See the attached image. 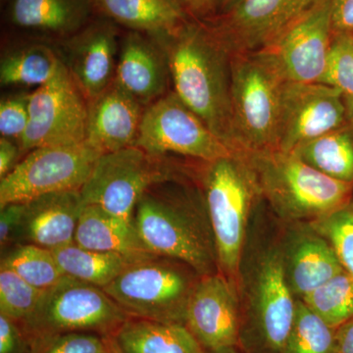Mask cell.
<instances>
[{"mask_svg": "<svg viewBox=\"0 0 353 353\" xmlns=\"http://www.w3.org/2000/svg\"><path fill=\"white\" fill-rule=\"evenodd\" d=\"M310 225L328 241L343 270L353 277V203L348 201Z\"/></svg>", "mask_w": 353, "mask_h": 353, "instance_id": "obj_32", "label": "cell"}, {"mask_svg": "<svg viewBox=\"0 0 353 353\" xmlns=\"http://www.w3.org/2000/svg\"><path fill=\"white\" fill-rule=\"evenodd\" d=\"M250 230L236 283L241 303L238 347L243 353H282L296 299L285 278L280 232L277 236H259L254 224Z\"/></svg>", "mask_w": 353, "mask_h": 353, "instance_id": "obj_1", "label": "cell"}, {"mask_svg": "<svg viewBox=\"0 0 353 353\" xmlns=\"http://www.w3.org/2000/svg\"><path fill=\"white\" fill-rule=\"evenodd\" d=\"M334 34H353V0H333Z\"/></svg>", "mask_w": 353, "mask_h": 353, "instance_id": "obj_39", "label": "cell"}, {"mask_svg": "<svg viewBox=\"0 0 353 353\" xmlns=\"http://www.w3.org/2000/svg\"><path fill=\"white\" fill-rule=\"evenodd\" d=\"M134 146L153 157L176 153L208 163L232 150L178 97L163 95L146 106Z\"/></svg>", "mask_w": 353, "mask_h": 353, "instance_id": "obj_11", "label": "cell"}, {"mask_svg": "<svg viewBox=\"0 0 353 353\" xmlns=\"http://www.w3.org/2000/svg\"><path fill=\"white\" fill-rule=\"evenodd\" d=\"M103 353H109L108 348H106L105 352H103Z\"/></svg>", "mask_w": 353, "mask_h": 353, "instance_id": "obj_47", "label": "cell"}, {"mask_svg": "<svg viewBox=\"0 0 353 353\" xmlns=\"http://www.w3.org/2000/svg\"><path fill=\"white\" fill-rule=\"evenodd\" d=\"M350 117H353V109L352 110V113H350Z\"/></svg>", "mask_w": 353, "mask_h": 353, "instance_id": "obj_46", "label": "cell"}, {"mask_svg": "<svg viewBox=\"0 0 353 353\" xmlns=\"http://www.w3.org/2000/svg\"><path fill=\"white\" fill-rule=\"evenodd\" d=\"M119 26L94 15L80 31L64 39L65 65L88 101L113 83L119 57Z\"/></svg>", "mask_w": 353, "mask_h": 353, "instance_id": "obj_17", "label": "cell"}, {"mask_svg": "<svg viewBox=\"0 0 353 353\" xmlns=\"http://www.w3.org/2000/svg\"><path fill=\"white\" fill-rule=\"evenodd\" d=\"M0 353H31V341L15 320L0 314Z\"/></svg>", "mask_w": 353, "mask_h": 353, "instance_id": "obj_37", "label": "cell"}, {"mask_svg": "<svg viewBox=\"0 0 353 353\" xmlns=\"http://www.w3.org/2000/svg\"><path fill=\"white\" fill-rule=\"evenodd\" d=\"M230 70L236 152L276 150L288 81L264 50L231 54Z\"/></svg>", "mask_w": 353, "mask_h": 353, "instance_id": "obj_6", "label": "cell"}, {"mask_svg": "<svg viewBox=\"0 0 353 353\" xmlns=\"http://www.w3.org/2000/svg\"><path fill=\"white\" fill-rule=\"evenodd\" d=\"M24 203L17 243H32L50 250L74 243L85 206L80 190L44 194Z\"/></svg>", "mask_w": 353, "mask_h": 353, "instance_id": "obj_21", "label": "cell"}, {"mask_svg": "<svg viewBox=\"0 0 353 353\" xmlns=\"http://www.w3.org/2000/svg\"><path fill=\"white\" fill-rule=\"evenodd\" d=\"M64 61L54 77L30 94L22 154L46 146L80 145L87 139L88 104Z\"/></svg>", "mask_w": 353, "mask_h": 353, "instance_id": "obj_12", "label": "cell"}, {"mask_svg": "<svg viewBox=\"0 0 353 353\" xmlns=\"http://www.w3.org/2000/svg\"><path fill=\"white\" fill-rule=\"evenodd\" d=\"M113 336L124 353H206L182 324L129 317Z\"/></svg>", "mask_w": 353, "mask_h": 353, "instance_id": "obj_25", "label": "cell"}, {"mask_svg": "<svg viewBox=\"0 0 353 353\" xmlns=\"http://www.w3.org/2000/svg\"><path fill=\"white\" fill-rule=\"evenodd\" d=\"M30 94L8 95L0 102V134L20 145L30 120Z\"/></svg>", "mask_w": 353, "mask_h": 353, "instance_id": "obj_36", "label": "cell"}, {"mask_svg": "<svg viewBox=\"0 0 353 353\" xmlns=\"http://www.w3.org/2000/svg\"><path fill=\"white\" fill-rule=\"evenodd\" d=\"M280 246L288 285L296 299L343 271L333 248L310 223H284Z\"/></svg>", "mask_w": 353, "mask_h": 353, "instance_id": "obj_18", "label": "cell"}, {"mask_svg": "<svg viewBox=\"0 0 353 353\" xmlns=\"http://www.w3.org/2000/svg\"><path fill=\"white\" fill-rule=\"evenodd\" d=\"M104 341H105L106 348L109 353H124L121 350L114 336H104Z\"/></svg>", "mask_w": 353, "mask_h": 353, "instance_id": "obj_43", "label": "cell"}, {"mask_svg": "<svg viewBox=\"0 0 353 353\" xmlns=\"http://www.w3.org/2000/svg\"><path fill=\"white\" fill-rule=\"evenodd\" d=\"M241 0H219V4H218V13H223L225 11L229 10L230 8H232L234 6V4L238 3ZM215 14V15H216Z\"/></svg>", "mask_w": 353, "mask_h": 353, "instance_id": "obj_44", "label": "cell"}, {"mask_svg": "<svg viewBox=\"0 0 353 353\" xmlns=\"http://www.w3.org/2000/svg\"><path fill=\"white\" fill-rule=\"evenodd\" d=\"M101 155L87 141L32 150L0 179V208L53 192L81 190Z\"/></svg>", "mask_w": 353, "mask_h": 353, "instance_id": "obj_9", "label": "cell"}, {"mask_svg": "<svg viewBox=\"0 0 353 353\" xmlns=\"http://www.w3.org/2000/svg\"><path fill=\"white\" fill-rule=\"evenodd\" d=\"M169 79L168 59L159 41L128 31L121 39L114 82L148 106L166 94Z\"/></svg>", "mask_w": 353, "mask_h": 353, "instance_id": "obj_19", "label": "cell"}, {"mask_svg": "<svg viewBox=\"0 0 353 353\" xmlns=\"http://www.w3.org/2000/svg\"><path fill=\"white\" fill-rule=\"evenodd\" d=\"M332 9L333 0H319L262 50L270 55L288 82L321 81L334 37Z\"/></svg>", "mask_w": 353, "mask_h": 353, "instance_id": "obj_15", "label": "cell"}, {"mask_svg": "<svg viewBox=\"0 0 353 353\" xmlns=\"http://www.w3.org/2000/svg\"><path fill=\"white\" fill-rule=\"evenodd\" d=\"M201 277L182 261L153 255L130 265L102 290L129 317L185 325Z\"/></svg>", "mask_w": 353, "mask_h": 353, "instance_id": "obj_7", "label": "cell"}, {"mask_svg": "<svg viewBox=\"0 0 353 353\" xmlns=\"http://www.w3.org/2000/svg\"><path fill=\"white\" fill-rule=\"evenodd\" d=\"M25 203H10L0 208V245L1 250L17 243Z\"/></svg>", "mask_w": 353, "mask_h": 353, "instance_id": "obj_38", "label": "cell"}, {"mask_svg": "<svg viewBox=\"0 0 353 353\" xmlns=\"http://www.w3.org/2000/svg\"><path fill=\"white\" fill-rule=\"evenodd\" d=\"M164 185L157 183L146 190L134 210V226L141 240L154 254L182 261L201 277L218 273L204 199L196 201Z\"/></svg>", "mask_w": 353, "mask_h": 353, "instance_id": "obj_3", "label": "cell"}, {"mask_svg": "<svg viewBox=\"0 0 353 353\" xmlns=\"http://www.w3.org/2000/svg\"><path fill=\"white\" fill-rule=\"evenodd\" d=\"M145 109L113 81L88 104L85 141L101 154L134 146Z\"/></svg>", "mask_w": 353, "mask_h": 353, "instance_id": "obj_20", "label": "cell"}, {"mask_svg": "<svg viewBox=\"0 0 353 353\" xmlns=\"http://www.w3.org/2000/svg\"><path fill=\"white\" fill-rule=\"evenodd\" d=\"M154 38L166 52L176 97L236 152L231 106V54L199 21L190 20L174 34Z\"/></svg>", "mask_w": 353, "mask_h": 353, "instance_id": "obj_2", "label": "cell"}, {"mask_svg": "<svg viewBox=\"0 0 353 353\" xmlns=\"http://www.w3.org/2000/svg\"><path fill=\"white\" fill-rule=\"evenodd\" d=\"M31 341V353H103V336L92 333H64Z\"/></svg>", "mask_w": 353, "mask_h": 353, "instance_id": "obj_35", "label": "cell"}, {"mask_svg": "<svg viewBox=\"0 0 353 353\" xmlns=\"http://www.w3.org/2000/svg\"><path fill=\"white\" fill-rule=\"evenodd\" d=\"M206 164L203 199L214 236L218 268L236 284L250 215L261 196L241 152Z\"/></svg>", "mask_w": 353, "mask_h": 353, "instance_id": "obj_5", "label": "cell"}, {"mask_svg": "<svg viewBox=\"0 0 353 353\" xmlns=\"http://www.w3.org/2000/svg\"><path fill=\"white\" fill-rule=\"evenodd\" d=\"M309 166L324 175L353 183V121L292 152Z\"/></svg>", "mask_w": 353, "mask_h": 353, "instance_id": "obj_26", "label": "cell"}, {"mask_svg": "<svg viewBox=\"0 0 353 353\" xmlns=\"http://www.w3.org/2000/svg\"><path fill=\"white\" fill-rule=\"evenodd\" d=\"M74 243L85 250L118 253L134 259L157 255L141 240L134 222L97 205L83 206Z\"/></svg>", "mask_w": 353, "mask_h": 353, "instance_id": "obj_23", "label": "cell"}, {"mask_svg": "<svg viewBox=\"0 0 353 353\" xmlns=\"http://www.w3.org/2000/svg\"><path fill=\"white\" fill-rule=\"evenodd\" d=\"M95 15L128 31L152 37L174 34L190 18L176 0H92Z\"/></svg>", "mask_w": 353, "mask_h": 353, "instance_id": "obj_24", "label": "cell"}, {"mask_svg": "<svg viewBox=\"0 0 353 353\" xmlns=\"http://www.w3.org/2000/svg\"><path fill=\"white\" fill-rule=\"evenodd\" d=\"M192 20L203 21L217 12L219 0H176Z\"/></svg>", "mask_w": 353, "mask_h": 353, "instance_id": "obj_40", "label": "cell"}, {"mask_svg": "<svg viewBox=\"0 0 353 353\" xmlns=\"http://www.w3.org/2000/svg\"><path fill=\"white\" fill-rule=\"evenodd\" d=\"M319 0H241L229 10L199 21L230 54L271 46Z\"/></svg>", "mask_w": 353, "mask_h": 353, "instance_id": "obj_13", "label": "cell"}, {"mask_svg": "<svg viewBox=\"0 0 353 353\" xmlns=\"http://www.w3.org/2000/svg\"><path fill=\"white\" fill-rule=\"evenodd\" d=\"M20 145L11 139H0V179L4 178L19 163Z\"/></svg>", "mask_w": 353, "mask_h": 353, "instance_id": "obj_41", "label": "cell"}, {"mask_svg": "<svg viewBox=\"0 0 353 353\" xmlns=\"http://www.w3.org/2000/svg\"><path fill=\"white\" fill-rule=\"evenodd\" d=\"M320 83L336 88L353 109V34H334L326 69Z\"/></svg>", "mask_w": 353, "mask_h": 353, "instance_id": "obj_34", "label": "cell"}, {"mask_svg": "<svg viewBox=\"0 0 353 353\" xmlns=\"http://www.w3.org/2000/svg\"><path fill=\"white\" fill-rule=\"evenodd\" d=\"M43 292L10 269L0 268V314L19 323L24 321L38 306Z\"/></svg>", "mask_w": 353, "mask_h": 353, "instance_id": "obj_33", "label": "cell"}, {"mask_svg": "<svg viewBox=\"0 0 353 353\" xmlns=\"http://www.w3.org/2000/svg\"><path fill=\"white\" fill-rule=\"evenodd\" d=\"M129 316L101 288L65 276L44 290L27 319L18 322L30 340L64 333H117Z\"/></svg>", "mask_w": 353, "mask_h": 353, "instance_id": "obj_8", "label": "cell"}, {"mask_svg": "<svg viewBox=\"0 0 353 353\" xmlns=\"http://www.w3.org/2000/svg\"><path fill=\"white\" fill-rule=\"evenodd\" d=\"M348 117L347 99L336 88L321 83L287 82L279 120L277 150L292 152L347 124Z\"/></svg>", "mask_w": 353, "mask_h": 353, "instance_id": "obj_14", "label": "cell"}, {"mask_svg": "<svg viewBox=\"0 0 353 353\" xmlns=\"http://www.w3.org/2000/svg\"><path fill=\"white\" fill-rule=\"evenodd\" d=\"M303 301L330 326L338 328L353 318V277L343 270Z\"/></svg>", "mask_w": 353, "mask_h": 353, "instance_id": "obj_31", "label": "cell"}, {"mask_svg": "<svg viewBox=\"0 0 353 353\" xmlns=\"http://www.w3.org/2000/svg\"><path fill=\"white\" fill-rule=\"evenodd\" d=\"M282 353H338L336 328L296 299L294 322Z\"/></svg>", "mask_w": 353, "mask_h": 353, "instance_id": "obj_30", "label": "cell"}, {"mask_svg": "<svg viewBox=\"0 0 353 353\" xmlns=\"http://www.w3.org/2000/svg\"><path fill=\"white\" fill-rule=\"evenodd\" d=\"M338 353H353V318L336 328Z\"/></svg>", "mask_w": 353, "mask_h": 353, "instance_id": "obj_42", "label": "cell"}, {"mask_svg": "<svg viewBox=\"0 0 353 353\" xmlns=\"http://www.w3.org/2000/svg\"><path fill=\"white\" fill-rule=\"evenodd\" d=\"M63 59L48 44L34 43L9 50L0 61L1 85L39 88L54 77Z\"/></svg>", "mask_w": 353, "mask_h": 353, "instance_id": "obj_27", "label": "cell"}, {"mask_svg": "<svg viewBox=\"0 0 353 353\" xmlns=\"http://www.w3.org/2000/svg\"><path fill=\"white\" fill-rule=\"evenodd\" d=\"M252 169L260 196L283 223H310L350 201L352 183L309 166L292 152H241Z\"/></svg>", "mask_w": 353, "mask_h": 353, "instance_id": "obj_4", "label": "cell"}, {"mask_svg": "<svg viewBox=\"0 0 353 353\" xmlns=\"http://www.w3.org/2000/svg\"><path fill=\"white\" fill-rule=\"evenodd\" d=\"M157 157L137 146L102 154L80 190L83 203L134 222L146 190L171 180L170 171Z\"/></svg>", "mask_w": 353, "mask_h": 353, "instance_id": "obj_10", "label": "cell"}, {"mask_svg": "<svg viewBox=\"0 0 353 353\" xmlns=\"http://www.w3.org/2000/svg\"><path fill=\"white\" fill-rule=\"evenodd\" d=\"M52 252L65 275L101 289L112 283L130 265L141 260L118 253L85 250L75 243Z\"/></svg>", "mask_w": 353, "mask_h": 353, "instance_id": "obj_28", "label": "cell"}, {"mask_svg": "<svg viewBox=\"0 0 353 353\" xmlns=\"http://www.w3.org/2000/svg\"><path fill=\"white\" fill-rule=\"evenodd\" d=\"M185 326L206 352L238 347L241 303L236 283L220 272L199 278L188 304Z\"/></svg>", "mask_w": 353, "mask_h": 353, "instance_id": "obj_16", "label": "cell"}, {"mask_svg": "<svg viewBox=\"0 0 353 353\" xmlns=\"http://www.w3.org/2000/svg\"><path fill=\"white\" fill-rule=\"evenodd\" d=\"M1 266L41 290L50 289L66 276L52 250L32 243L14 246L2 257Z\"/></svg>", "mask_w": 353, "mask_h": 353, "instance_id": "obj_29", "label": "cell"}, {"mask_svg": "<svg viewBox=\"0 0 353 353\" xmlns=\"http://www.w3.org/2000/svg\"><path fill=\"white\" fill-rule=\"evenodd\" d=\"M206 353H243L238 347L221 348V350L206 352Z\"/></svg>", "mask_w": 353, "mask_h": 353, "instance_id": "obj_45", "label": "cell"}, {"mask_svg": "<svg viewBox=\"0 0 353 353\" xmlns=\"http://www.w3.org/2000/svg\"><path fill=\"white\" fill-rule=\"evenodd\" d=\"M11 27L43 38L64 41L94 17L92 0H4Z\"/></svg>", "mask_w": 353, "mask_h": 353, "instance_id": "obj_22", "label": "cell"}]
</instances>
